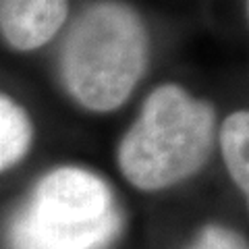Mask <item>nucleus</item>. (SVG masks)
Instances as JSON below:
<instances>
[{"mask_svg":"<svg viewBox=\"0 0 249 249\" xmlns=\"http://www.w3.org/2000/svg\"><path fill=\"white\" fill-rule=\"evenodd\" d=\"M147 60L139 15L114 0L85 9L62 50V79L81 106L96 112L119 108L133 91Z\"/></svg>","mask_w":249,"mask_h":249,"instance_id":"obj_1","label":"nucleus"},{"mask_svg":"<svg viewBox=\"0 0 249 249\" xmlns=\"http://www.w3.org/2000/svg\"><path fill=\"white\" fill-rule=\"evenodd\" d=\"M212 106L178 85H162L150 93L123 137L119 166L139 189H162L196 173L212 150Z\"/></svg>","mask_w":249,"mask_h":249,"instance_id":"obj_2","label":"nucleus"},{"mask_svg":"<svg viewBox=\"0 0 249 249\" xmlns=\"http://www.w3.org/2000/svg\"><path fill=\"white\" fill-rule=\"evenodd\" d=\"M123 227L112 189L83 168H56L9 224V249H106Z\"/></svg>","mask_w":249,"mask_h":249,"instance_id":"obj_3","label":"nucleus"},{"mask_svg":"<svg viewBox=\"0 0 249 249\" xmlns=\"http://www.w3.org/2000/svg\"><path fill=\"white\" fill-rule=\"evenodd\" d=\"M69 0H0V29L17 50H36L62 27Z\"/></svg>","mask_w":249,"mask_h":249,"instance_id":"obj_4","label":"nucleus"},{"mask_svg":"<svg viewBox=\"0 0 249 249\" xmlns=\"http://www.w3.org/2000/svg\"><path fill=\"white\" fill-rule=\"evenodd\" d=\"M31 142V123L21 106L0 96V173L27 154Z\"/></svg>","mask_w":249,"mask_h":249,"instance_id":"obj_5","label":"nucleus"},{"mask_svg":"<svg viewBox=\"0 0 249 249\" xmlns=\"http://www.w3.org/2000/svg\"><path fill=\"white\" fill-rule=\"evenodd\" d=\"M222 154L227 160L229 173L235 178L239 189L249 191V114L247 112H232L222 124L220 131Z\"/></svg>","mask_w":249,"mask_h":249,"instance_id":"obj_6","label":"nucleus"},{"mask_svg":"<svg viewBox=\"0 0 249 249\" xmlns=\"http://www.w3.org/2000/svg\"><path fill=\"white\" fill-rule=\"evenodd\" d=\"M189 249H247L245 241L237 232L222 227H208Z\"/></svg>","mask_w":249,"mask_h":249,"instance_id":"obj_7","label":"nucleus"}]
</instances>
